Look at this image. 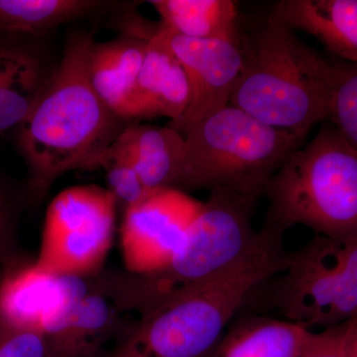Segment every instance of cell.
Returning <instances> with one entry per match:
<instances>
[{"label":"cell","instance_id":"d6986e66","mask_svg":"<svg viewBox=\"0 0 357 357\" xmlns=\"http://www.w3.org/2000/svg\"><path fill=\"white\" fill-rule=\"evenodd\" d=\"M161 24L181 36L238 41V9L232 0H152Z\"/></svg>","mask_w":357,"mask_h":357},{"label":"cell","instance_id":"9c48e42d","mask_svg":"<svg viewBox=\"0 0 357 357\" xmlns=\"http://www.w3.org/2000/svg\"><path fill=\"white\" fill-rule=\"evenodd\" d=\"M203 208L187 192L159 190L126 208L121 249L126 272L147 274L165 267Z\"/></svg>","mask_w":357,"mask_h":357},{"label":"cell","instance_id":"4fadbf2b","mask_svg":"<svg viewBox=\"0 0 357 357\" xmlns=\"http://www.w3.org/2000/svg\"><path fill=\"white\" fill-rule=\"evenodd\" d=\"M190 98L191 91L184 68L154 34L148 41L128 119L134 121L168 117L173 123L185 114Z\"/></svg>","mask_w":357,"mask_h":357},{"label":"cell","instance_id":"ba28073f","mask_svg":"<svg viewBox=\"0 0 357 357\" xmlns=\"http://www.w3.org/2000/svg\"><path fill=\"white\" fill-rule=\"evenodd\" d=\"M117 201L98 185H75L48 206L35 264L51 273L91 279L114 241Z\"/></svg>","mask_w":357,"mask_h":357},{"label":"cell","instance_id":"5b68a950","mask_svg":"<svg viewBox=\"0 0 357 357\" xmlns=\"http://www.w3.org/2000/svg\"><path fill=\"white\" fill-rule=\"evenodd\" d=\"M184 137L176 189H223L255 199L305 142L231 105L199 121Z\"/></svg>","mask_w":357,"mask_h":357},{"label":"cell","instance_id":"7402d4cb","mask_svg":"<svg viewBox=\"0 0 357 357\" xmlns=\"http://www.w3.org/2000/svg\"><path fill=\"white\" fill-rule=\"evenodd\" d=\"M98 169L105 171L107 190L114 195L117 204H123L126 208L140 203L152 194L132 164L114 143L96 162L95 170Z\"/></svg>","mask_w":357,"mask_h":357},{"label":"cell","instance_id":"6da1fadb","mask_svg":"<svg viewBox=\"0 0 357 357\" xmlns=\"http://www.w3.org/2000/svg\"><path fill=\"white\" fill-rule=\"evenodd\" d=\"M93 32L67 40L57 70L14 130L27 169V195L38 203L66 173L95 170L96 162L133 121L105 105L89 83L86 60Z\"/></svg>","mask_w":357,"mask_h":357},{"label":"cell","instance_id":"cb8c5ba5","mask_svg":"<svg viewBox=\"0 0 357 357\" xmlns=\"http://www.w3.org/2000/svg\"><path fill=\"white\" fill-rule=\"evenodd\" d=\"M347 323L326 330L310 331L298 357H347L345 351Z\"/></svg>","mask_w":357,"mask_h":357},{"label":"cell","instance_id":"3957f363","mask_svg":"<svg viewBox=\"0 0 357 357\" xmlns=\"http://www.w3.org/2000/svg\"><path fill=\"white\" fill-rule=\"evenodd\" d=\"M255 198L215 189L203 203L165 267L147 274L109 272L91 279V288L103 294L122 312L139 317L164 306L222 271L252 245Z\"/></svg>","mask_w":357,"mask_h":357},{"label":"cell","instance_id":"2e32d148","mask_svg":"<svg viewBox=\"0 0 357 357\" xmlns=\"http://www.w3.org/2000/svg\"><path fill=\"white\" fill-rule=\"evenodd\" d=\"M122 314L109 298L91 286V291L47 335L62 357H98L128 328Z\"/></svg>","mask_w":357,"mask_h":357},{"label":"cell","instance_id":"7a4b0ae2","mask_svg":"<svg viewBox=\"0 0 357 357\" xmlns=\"http://www.w3.org/2000/svg\"><path fill=\"white\" fill-rule=\"evenodd\" d=\"M243 65L229 105L272 128L306 139L328 121L333 63L271 13L239 34Z\"/></svg>","mask_w":357,"mask_h":357},{"label":"cell","instance_id":"8fae6325","mask_svg":"<svg viewBox=\"0 0 357 357\" xmlns=\"http://www.w3.org/2000/svg\"><path fill=\"white\" fill-rule=\"evenodd\" d=\"M155 35L180 61L189 79V107L178 121L169 123L185 136L192 126L229 105L243 65L239 39L187 38L162 24Z\"/></svg>","mask_w":357,"mask_h":357},{"label":"cell","instance_id":"277c9868","mask_svg":"<svg viewBox=\"0 0 357 357\" xmlns=\"http://www.w3.org/2000/svg\"><path fill=\"white\" fill-rule=\"evenodd\" d=\"M273 265L257 249L208 280L139 317L98 357H206Z\"/></svg>","mask_w":357,"mask_h":357},{"label":"cell","instance_id":"9a60e30c","mask_svg":"<svg viewBox=\"0 0 357 357\" xmlns=\"http://www.w3.org/2000/svg\"><path fill=\"white\" fill-rule=\"evenodd\" d=\"M147 45L148 40L122 34L110 41L95 40L89 47L86 60L89 83L109 109L128 121Z\"/></svg>","mask_w":357,"mask_h":357},{"label":"cell","instance_id":"44dd1931","mask_svg":"<svg viewBox=\"0 0 357 357\" xmlns=\"http://www.w3.org/2000/svg\"><path fill=\"white\" fill-rule=\"evenodd\" d=\"M328 121L357 152V66L335 58Z\"/></svg>","mask_w":357,"mask_h":357},{"label":"cell","instance_id":"e0dca14e","mask_svg":"<svg viewBox=\"0 0 357 357\" xmlns=\"http://www.w3.org/2000/svg\"><path fill=\"white\" fill-rule=\"evenodd\" d=\"M114 145L132 164L148 191L176 189L185 150V137L176 129L132 123Z\"/></svg>","mask_w":357,"mask_h":357},{"label":"cell","instance_id":"ffe728a7","mask_svg":"<svg viewBox=\"0 0 357 357\" xmlns=\"http://www.w3.org/2000/svg\"><path fill=\"white\" fill-rule=\"evenodd\" d=\"M119 3L102 0H0V30L50 34L59 26L110 13Z\"/></svg>","mask_w":357,"mask_h":357},{"label":"cell","instance_id":"7c38bea8","mask_svg":"<svg viewBox=\"0 0 357 357\" xmlns=\"http://www.w3.org/2000/svg\"><path fill=\"white\" fill-rule=\"evenodd\" d=\"M59 63L49 34L0 30V136L22 123Z\"/></svg>","mask_w":357,"mask_h":357},{"label":"cell","instance_id":"ac0fdd59","mask_svg":"<svg viewBox=\"0 0 357 357\" xmlns=\"http://www.w3.org/2000/svg\"><path fill=\"white\" fill-rule=\"evenodd\" d=\"M309 332L287 319L248 317L229 325L206 357H298Z\"/></svg>","mask_w":357,"mask_h":357},{"label":"cell","instance_id":"5bb4252c","mask_svg":"<svg viewBox=\"0 0 357 357\" xmlns=\"http://www.w3.org/2000/svg\"><path fill=\"white\" fill-rule=\"evenodd\" d=\"M270 13L294 31L318 39L335 58L357 66V0H281Z\"/></svg>","mask_w":357,"mask_h":357},{"label":"cell","instance_id":"484cf974","mask_svg":"<svg viewBox=\"0 0 357 357\" xmlns=\"http://www.w3.org/2000/svg\"><path fill=\"white\" fill-rule=\"evenodd\" d=\"M345 351L347 357H357V317L347 323Z\"/></svg>","mask_w":357,"mask_h":357},{"label":"cell","instance_id":"603a6c76","mask_svg":"<svg viewBox=\"0 0 357 357\" xmlns=\"http://www.w3.org/2000/svg\"><path fill=\"white\" fill-rule=\"evenodd\" d=\"M0 357H62L45 333L0 325Z\"/></svg>","mask_w":357,"mask_h":357},{"label":"cell","instance_id":"52a82bcc","mask_svg":"<svg viewBox=\"0 0 357 357\" xmlns=\"http://www.w3.org/2000/svg\"><path fill=\"white\" fill-rule=\"evenodd\" d=\"M272 287V304L285 319L321 331L357 317V236H316L291 253Z\"/></svg>","mask_w":357,"mask_h":357},{"label":"cell","instance_id":"8992f818","mask_svg":"<svg viewBox=\"0 0 357 357\" xmlns=\"http://www.w3.org/2000/svg\"><path fill=\"white\" fill-rule=\"evenodd\" d=\"M267 222L319 236H357V152L332 124L299 148L270 180Z\"/></svg>","mask_w":357,"mask_h":357},{"label":"cell","instance_id":"30bf717a","mask_svg":"<svg viewBox=\"0 0 357 357\" xmlns=\"http://www.w3.org/2000/svg\"><path fill=\"white\" fill-rule=\"evenodd\" d=\"M0 278V325L48 335L91 291L89 279L6 265Z\"/></svg>","mask_w":357,"mask_h":357},{"label":"cell","instance_id":"d4e9b609","mask_svg":"<svg viewBox=\"0 0 357 357\" xmlns=\"http://www.w3.org/2000/svg\"><path fill=\"white\" fill-rule=\"evenodd\" d=\"M16 208L6 183L0 178V265L14 262L16 237Z\"/></svg>","mask_w":357,"mask_h":357}]
</instances>
